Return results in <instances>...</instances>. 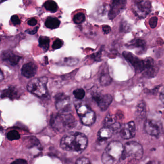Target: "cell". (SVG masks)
Listing matches in <instances>:
<instances>
[{
  "label": "cell",
  "instance_id": "6da1fadb",
  "mask_svg": "<svg viewBox=\"0 0 164 164\" xmlns=\"http://www.w3.org/2000/svg\"><path fill=\"white\" fill-rule=\"evenodd\" d=\"M88 140L86 135L80 132L69 134L63 137L60 146L66 151L80 153L87 147Z\"/></svg>",
  "mask_w": 164,
  "mask_h": 164
},
{
  "label": "cell",
  "instance_id": "7a4b0ae2",
  "mask_svg": "<svg viewBox=\"0 0 164 164\" xmlns=\"http://www.w3.org/2000/svg\"><path fill=\"white\" fill-rule=\"evenodd\" d=\"M50 124L54 130L59 133L65 132L76 126V121L74 116L70 113H57L52 115Z\"/></svg>",
  "mask_w": 164,
  "mask_h": 164
},
{
  "label": "cell",
  "instance_id": "3957f363",
  "mask_svg": "<svg viewBox=\"0 0 164 164\" xmlns=\"http://www.w3.org/2000/svg\"><path fill=\"white\" fill-rule=\"evenodd\" d=\"M124 146L119 141H113L107 145L101 157L104 164H116L121 160Z\"/></svg>",
  "mask_w": 164,
  "mask_h": 164
},
{
  "label": "cell",
  "instance_id": "277c9868",
  "mask_svg": "<svg viewBox=\"0 0 164 164\" xmlns=\"http://www.w3.org/2000/svg\"><path fill=\"white\" fill-rule=\"evenodd\" d=\"M143 155L144 150L140 144L136 142H127L124 146L121 160L138 161L142 158Z\"/></svg>",
  "mask_w": 164,
  "mask_h": 164
},
{
  "label": "cell",
  "instance_id": "5b68a950",
  "mask_svg": "<svg viewBox=\"0 0 164 164\" xmlns=\"http://www.w3.org/2000/svg\"><path fill=\"white\" fill-rule=\"evenodd\" d=\"M48 79L46 77L35 78L31 80L27 85L29 92L39 98H45L48 96L47 87Z\"/></svg>",
  "mask_w": 164,
  "mask_h": 164
},
{
  "label": "cell",
  "instance_id": "8992f818",
  "mask_svg": "<svg viewBox=\"0 0 164 164\" xmlns=\"http://www.w3.org/2000/svg\"><path fill=\"white\" fill-rule=\"evenodd\" d=\"M77 114L83 124L86 126H90L93 124L96 121L95 113L86 104H79L76 106Z\"/></svg>",
  "mask_w": 164,
  "mask_h": 164
},
{
  "label": "cell",
  "instance_id": "52a82bcc",
  "mask_svg": "<svg viewBox=\"0 0 164 164\" xmlns=\"http://www.w3.org/2000/svg\"><path fill=\"white\" fill-rule=\"evenodd\" d=\"M55 106L61 113H70L72 108L70 97L63 93H59L55 96Z\"/></svg>",
  "mask_w": 164,
  "mask_h": 164
},
{
  "label": "cell",
  "instance_id": "ba28073f",
  "mask_svg": "<svg viewBox=\"0 0 164 164\" xmlns=\"http://www.w3.org/2000/svg\"><path fill=\"white\" fill-rule=\"evenodd\" d=\"M134 9L137 16L140 18H144L151 12V3L149 0H137L134 5Z\"/></svg>",
  "mask_w": 164,
  "mask_h": 164
},
{
  "label": "cell",
  "instance_id": "9c48e42d",
  "mask_svg": "<svg viewBox=\"0 0 164 164\" xmlns=\"http://www.w3.org/2000/svg\"><path fill=\"white\" fill-rule=\"evenodd\" d=\"M122 54L125 59L133 66L136 72H143L144 66V60L140 59L129 52H124Z\"/></svg>",
  "mask_w": 164,
  "mask_h": 164
},
{
  "label": "cell",
  "instance_id": "30bf717a",
  "mask_svg": "<svg viewBox=\"0 0 164 164\" xmlns=\"http://www.w3.org/2000/svg\"><path fill=\"white\" fill-rule=\"evenodd\" d=\"M92 98L102 111L107 110L113 100L112 96L109 94L95 93L92 95Z\"/></svg>",
  "mask_w": 164,
  "mask_h": 164
},
{
  "label": "cell",
  "instance_id": "8fae6325",
  "mask_svg": "<svg viewBox=\"0 0 164 164\" xmlns=\"http://www.w3.org/2000/svg\"><path fill=\"white\" fill-rule=\"evenodd\" d=\"M144 69L143 72L144 76L148 78H153L157 75L158 68L154 59L150 57L144 59Z\"/></svg>",
  "mask_w": 164,
  "mask_h": 164
},
{
  "label": "cell",
  "instance_id": "7c38bea8",
  "mask_svg": "<svg viewBox=\"0 0 164 164\" xmlns=\"http://www.w3.org/2000/svg\"><path fill=\"white\" fill-rule=\"evenodd\" d=\"M121 137L124 139L134 138L136 134V127L134 121L129 122L121 126L119 129Z\"/></svg>",
  "mask_w": 164,
  "mask_h": 164
},
{
  "label": "cell",
  "instance_id": "4fadbf2b",
  "mask_svg": "<svg viewBox=\"0 0 164 164\" xmlns=\"http://www.w3.org/2000/svg\"><path fill=\"white\" fill-rule=\"evenodd\" d=\"M126 3V0H112L111 9L109 11V19H113L120 14L124 8Z\"/></svg>",
  "mask_w": 164,
  "mask_h": 164
},
{
  "label": "cell",
  "instance_id": "5bb4252c",
  "mask_svg": "<svg viewBox=\"0 0 164 164\" xmlns=\"http://www.w3.org/2000/svg\"><path fill=\"white\" fill-rule=\"evenodd\" d=\"M161 127L158 122L152 119H147L145 122V131L149 135L158 137L161 133Z\"/></svg>",
  "mask_w": 164,
  "mask_h": 164
},
{
  "label": "cell",
  "instance_id": "9a60e30c",
  "mask_svg": "<svg viewBox=\"0 0 164 164\" xmlns=\"http://www.w3.org/2000/svg\"><path fill=\"white\" fill-rule=\"evenodd\" d=\"M104 125L105 127L110 128L113 131L119 130L121 126L117 116L111 114H108L106 116L105 119Z\"/></svg>",
  "mask_w": 164,
  "mask_h": 164
},
{
  "label": "cell",
  "instance_id": "2e32d148",
  "mask_svg": "<svg viewBox=\"0 0 164 164\" xmlns=\"http://www.w3.org/2000/svg\"><path fill=\"white\" fill-rule=\"evenodd\" d=\"M2 60L11 66H15L18 64L21 57L15 54L11 51H5L2 53Z\"/></svg>",
  "mask_w": 164,
  "mask_h": 164
},
{
  "label": "cell",
  "instance_id": "e0dca14e",
  "mask_svg": "<svg viewBox=\"0 0 164 164\" xmlns=\"http://www.w3.org/2000/svg\"><path fill=\"white\" fill-rule=\"evenodd\" d=\"M38 67L33 62H29L24 64L21 69V73L27 78H31L36 74Z\"/></svg>",
  "mask_w": 164,
  "mask_h": 164
},
{
  "label": "cell",
  "instance_id": "ac0fdd59",
  "mask_svg": "<svg viewBox=\"0 0 164 164\" xmlns=\"http://www.w3.org/2000/svg\"><path fill=\"white\" fill-rule=\"evenodd\" d=\"M20 94L18 89L15 86L9 87L8 89L3 90L2 91L1 97L2 98H9L11 100H13L19 98Z\"/></svg>",
  "mask_w": 164,
  "mask_h": 164
},
{
  "label": "cell",
  "instance_id": "d6986e66",
  "mask_svg": "<svg viewBox=\"0 0 164 164\" xmlns=\"http://www.w3.org/2000/svg\"><path fill=\"white\" fill-rule=\"evenodd\" d=\"M113 131L111 129L105 127H102L99 130L97 133V140L100 142H103L109 139L113 134Z\"/></svg>",
  "mask_w": 164,
  "mask_h": 164
},
{
  "label": "cell",
  "instance_id": "ffe728a7",
  "mask_svg": "<svg viewBox=\"0 0 164 164\" xmlns=\"http://www.w3.org/2000/svg\"><path fill=\"white\" fill-rule=\"evenodd\" d=\"M99 81L101 85L103 86H108L112 81V79L109 75L107 67L105 66L102 70L99 77Z\"/></svg>",
  "mask_w": 164,
  "mask_h": 164
},
{
  "label": "cell",
  "instance_id": "44dd1931",
  "mask_svg": "<svg viewBox=\"0 0 164 164\" xmlns=\"http://www.w3.org/2000/svg\"><path fill=\"white\" fill-rule=\"evenodd\" d=\"M146 42L144 40L138 38L132 41L129 43L128 46L132 48L141 49L142 51H144L146 49Z\"/></svg>",
  "mask_w": 164,
  "mask_h": 164
},
{
  "label": "cell",
  "instance_id": "7402d4cb",
  "mask_svg": "<svg viewBox=\"0 0 164 164\" xmlns=\"http://www.w3.org/2000/svg\"><path fill=\"white\" fill-rule=\"evenodd\" d=\"M61 22L57 18L49 17L45 22V26L49 29H53L59 28Z\"/></svg>",
  "mask_w": 164,
  "mask_h": 164
},
{
  "label": "cell",
  "instance_id": "603a6c76",
  "mask_svg": "<svg viewBox=\"0 0 164 164\" xmlns=\"http://www.w3.org/2000/svg\"><path fill=\"white\" fill-rule=\"evenodd\" d=\"M146 115V107L145 104L143 102H141L137 106L136 111V116L138 119H142Z\"/></svg>",
  "mask_w": 164,
  "mask_h": 164
},
{
  "label": "cell",
  "instance_id": "cb8c5ba5",
  "mask_svg": "<svg viewBox=\"0 0 164 164\" xmlns=\"http://www.w3.org/2000/svg\"><path fill=\"white\" fill-rule=\"evenodd\" d=\"M44 8L46 10L51 13H55L58 10V5L53 0H48L44 4Z\"/></svg>",
  "mask_w": 164,
  "mask_h": 164
},
{
  "label": "cell",
  "instance_id": "d4e9b609",
  "mask_svg": "<svg viewBox=\"0 0 164 164\" xmlns=\"http://www.w3.org/2000/svg\"><path fill=\"white\" fill-rule=\"evenodd\" d=\"M38 41L39 47L41 48L45 52L48 51L49 48L50 43L49 38L46 36H41L39 37Z\"/></svg>",
  "mask_w": 164,
  "mask_h": 164
},
{
  "label": "cell",
  "instance_id": "484cf974",
  "mask_svg": "<svg viewBox=\"0 0 164 164\" xmlns=\"http://www.w3.org/2000/svg\"><path fill=\"white\" fill-rule=\"evenodd\" d=\"M86 20V16L82 12H79L76 14L73 18V21L76 24L82 23Z\"/></svg>",
  "mask_w": 164,
  "mask_h": 164
},
{
  "label": "cell",
  "instance_id": "4316f807",
  "mask_svg": "<svg viewBox=\"0 0 164 164\" xmlns=\"http://www.w3.org/2000/svg\"><path fill=\"white\" fill-rule=\"evenodd\" d=\"M20 138V135L18 131L16 130H11L7 134V138L9 141L17 140Z\"/></svg>",
  "mask_w": 164,
  "mask_h": 164
},
{
  "label": "cell",
  "instance_id": "83f0119b",
  "mask_svg": "<svg viewBox=\"0 0 164 164\" xmlns=\"http://www.w3.org/2000/svg\"><path fill=\"white\" fill-rule=\"evenodd\" d=\"M74 95L75 98L78 100H82L85 96V91L82 89H77L74 91Z\"/></svg>",
  "mask_w": 164,
  "mask_h": 164
},
{
  "label": "cell",
  "instance_id": "f1b7e54d",
  "mask_svg": "<svg viewBox=\"0 0 164 164\" xmlns=\"http://www.w3.org/2000/svg\"><path fill=\"white\" fill-rule=\"evenodd\" d=\"M28 141V146L29 147L36 146L40 145L39 141L35 137H29Z\"/></svg>",
  "mask_w": 164,
  "mask_h": 164
},
{
  "label": "cell",
  "instance_id": "f546056e",
  "mask_svg": "<svg viewBox=\"0 0 164 164\" xmlns=\"http://www.w3.org/2000/svg\"><path fill=\"white\" fill-rule=\"evenodd\" d=\"M63 41L61 40L57 39L54 41L52 44V49L54 50H56V49L61 48L63 46Z\"/></svg>",
  "mask_w": 164,
  "mask_h": 164
},
{
  "label": "cell",
  "instance_id": "4dcf8cb0",
  "mask_svg": "<svg viewBox=\"0 0 164 164\" xmlns=\"http://www.w3.org/2000/svg\"><path fill=\"white\" fill-rule=\"evenodd\" d=\"M158 22V18L156 16H153L149 19V24L150 27L154 29L157 26Z\"/></svg>",
  "mask_w": 164,
  "mask_h": 164
},
{
  "label": "cell",
  "instance_id": "1f68e13d",
  "mask_svg": "<svg viewBox=\"0 0 164 164\" xmlns=\"http://www.w3.org/2000/svg\"><path fill=\"white\" fill-rule=\"evenodd\" d=\"M90 163H91V162L88 158L85 157L79 158L77 160V161H76V164H90Z\"/></svg>",
  "mask_w": 164,
  "mask_h": 164
},
{
  "label": "cell",
  "instance_id": "d6a6232c",
  "mask_svg": "<svg viewBox=\"0 0 164 164\" xmlns=\"http://www.w3.org/2000/svg\"><path fill=\"white\" fill-rule=\"evenodd\" d=\"M11 21L14 25H19L21 23L20 20L17 15H13L11 18Z\"/></svg>",
  "mask_w": 164,
  "mask_h": 164
},
{
  "label": "cell",
  "instance_id": "836d02e7",
  "mask_svg": "<svg viewBox=\"0 0 164 164\" xmlns=\"http://www.w3.org/2000/svg\"><path fill=\"white\" fill-rule=\"evenodd\" d=\"M38 23V21L35 18H32L28 21V24L30 26H35Z\"/></svg>",
  "mask_w": 164,
  "mask_h": 164
},
{
  "label": "cell",
  "instance_id": "e575fe53",
  "mask_svg": "<svg viewBox=\"0 0 164 164\" xmlns=\"http://www.w3.org/2000/svg\"><path fill=\"white\" fill-rule=\"evenodd\" d=\"M102 30H103V31L104 33L105 34H107L109 33V32H111V28L110 26H107V25H106L105 26H103L102 28Z\"/></svg>",
  "mask_w": 164,
  "mask_h": 164
},
{
  "label": "cell",
  "instance_id": "d590c367",
  "mask_svg": "<svg viewBox=\"0 0 164 164\" xmlns=\"http://www.w3.org/2000/svg\"><path fill=\"white\" fill-rule=\"evenodd\" d=\"M12 163L15 164H27L28 163L25 160L19 159L16 160V161H13V162H12Z\"/></svg>",
  "mask_w": 164,
  "mask_h": 164
},
{
  "label": "cell",
  "instance_id": "8d00e7d4",
  "mask_svg": "<svg viewBox=\"0 0 164 164\" xmlns=\"http://www.w3.org/2000/svg\"><path fill=\"white\" fill-rule=\"evenodd\" d=\"M38 27L37 26V27L35 28L33 30H28L26 31V32H28V34L33 35V34H35L36 33L37 31H38Z\"/></svg>",
  "mask_w": 164,
  "mask_h": 164
},
{
  "label": "cell",
  "instance_id": "74e56055",
  "mask_svg": "<svg viewBox=\"0 0 164 164\" xmlns=\"http://www.w3.org/2000/svg\"><path fill=\"white\" fill-rule=\"evenodd\" d=\"M160 99L162 103L164 104V88L162 89L160 94Z\"/></svg>",
  "mask_w": 164,
  "mask_h": 164
},
{
  "label": "cell",
  "instance_id": "f35d334b",
  "mask_svg": "<svg viewBox=\"0 0 164 164\" xmlns=\"http://www.w3.org/2000/svg\"><path fill=\"white\" fill-rule=\"evenodd\" d=\"M4 79V75H3V72L2 70L0 69V82L3 81Z\"/></svg>",
  "mask_w": 164,
  "mask_h": 164
},
{
  "label": "cell",
  "instance_id": "ab89813d",
  "mask_svg": "<svg viewBox=\"0 0 164 164\" xmlns=\"http://www.w3.org/2000/svg\"><path fill=\"white\" fill-rule=\"evenodd\" d=\"M6 1H7V0H0V3H3V2H5Z\"/></svg>",
  "mask_w": 164,
  "mask_h": 164
},
{
  "label": "cell",
  "instance_id": "60d3db41",
  "mask_svg": "<svg viewBox=\"0 0 164 164\" xmlns=\"http://www.w3.org/2000/svg\"><path fill=\"white\" fill-rule=\"evenodd\" d=\"M3 130V128L2 126H0V131H1Z\"/></svg>",
  "mask_w": 164,
  "mask_h": 164
},
{
  "label": "cell",
  "instance_id": "b9f144b4",
  "mask_svg": "<svg viewBox=\"0 0 164 164\" xmlns=\"http://www.w3.org/2000/svg\"><path fill=\"white\" fill-rule=\"evenodd\" d=\"M0 120H1V114H0Z\"/></svg>",
  "mask_w": 164,
  "mask_h": 164
},
{
  "label": "cell",
  "instance_id": "7bdbcfd3",
  "mask_svg": "<svg viewBox=\"0 0 164 164\" xmlns=\"http://www.w3.org/2000/svg\"><path fill=\"white\" fill-rule=\"evenodd\" d=\"M1 26H0V29H1Z\"/></svg>",
  "mask_w": 164,
  "mask_h": 164
},
{
  "label": "cell",
  "instance_id": "ee69618b",
  "mask_svg": "<svg viewBox=\"0 0 164 164\" xmlns=\"http://www.w3.org/2000/svg\"><path fill=\"white\" fill-rule=\"evenodd\" d=\"M0 41H1V40H0Z\"/></svg>",
  "mask_w": 164,
  "mask_h": 164
}]
</instances>
